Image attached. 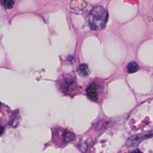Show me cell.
<instances>
[{
    "label": "cell",
    "instance_id": "6da1fadb",
    "mask_svg": "<svg viewBox=\"0 0 153 153\" xmlns=\"http://www.w3.org/2000/svg\"><path fill=\"white\" fill-rule=\"evenodd\" d=\"M108 19V11L101 6L94 7L88 15V22L93 30L103 29L106 26Z\"/></svg>",
    "mask_w": 153,
    "mask_h": 153
},
{
    "label": "cell",
    "instance_id": "7a4b0ae2",
    "mask_svg": "<svg viewBox=\"0 0 153 153\" xmlns=\"http://www.w3.org/2000/svg\"><path fill=\"white\" fill-rule=\"evenodd\" d=\"M105 84L101 80L92 81L87 87L86 94L88 98L94 102L100 103L105 94Z\"/></svg>",
    "mask_w": 153,
    "mask_h": 153
},
{
    "label": "cell",
    "instance_id": "3957f363",
    "mask_svg": "<svg viewBox=\"0 0 153 153\" xmlns=\"http://www.w3.org/2000/svg\"><path fill=\"white\" fill-rule=\"evenodd\" d=\"M60 87L62 90L66 93H71L77 88V84L72 76L65 77L60 82Z\"/></svg>",
    "mask_w": 153,
    "mask_h": 153
},
{
    "label": "cell",
    "instance_id": "277c9868",
    "mask_svg": "<svg viewBox=\"0 0 153 153\" xmlns=\"http://www.w3.org/2000/svg\"><path fill=\"white\" fill-rule=\"evenodd\" d=\"M127 69V72L128 73L132 74V73H134L138 71L139 66L136 63L132 62H130L128 64Z\"/></svg>",
    "mask_w": 153,
    "mask_h": 153
},
{
    "label": "cell",
    "instance_id": "5b68a950",
    "mask_svg": "<svg viewBox=\"0 0 153 153\" xmlns=\"http://www.w3.org/2000/svg\"><path fill=\"white\" fill-rule=\"evenodd\" d=\"M14 4V0H1V4L4 8L7 9L12 8Z\"/></svg>",
    "mask_w": 153,
    "mask_h": 153
},
{
    "label": "cell",
    "instance_id": "8992f818",
    "mask_svg": "<svg viewBox=\"0 0 153 153\" xmlns=\"http://www.w3.org/2000/svg\"><path fill=\"white\" fill-rule=\"evenodd\" d=\"M88 66L86 65L82 64L79 66L78 68V72L81 75L85 76L88 75Z\"/></svg>",
    "mask_w": 153,
    "mask_h": 153
},
{
    "label": "cell",
    "instance_id": "52a82bcc",
    "mask_svg": "<svg viewBox=\"0 0 153 153\" xmlns=\"http://www.w3.org/2000/svg\"><path fill=\"white\" fill-rule=\"evenodd\" d=\"M3 131V128L2 127H1V126H0V134L1 133H2V132Z\"/></svg>",
    "mask_w": 153,
    "mask_h": 153
}]
</instances>
